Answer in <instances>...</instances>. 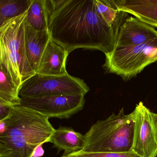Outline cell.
I'll list each match as a JSON object with an SVG mask.
<instances>
[{
	"label": "cell",
	"mask_w": 157,
	"mask_h": 157,
	"mask_svg": "<svg viewBox=\"0 0 157 157\" xmlns=\"http://www.w3.org/2000/svg\"><path fill=\"white\" fill-rule=\"evenodd\" d=\"M27 12L7 21L0 27V66L19 89L23 82L36 74L25 51V26Z\"/></svg>",
	"instance_id": "277c9868"
},
{
	"label": "cell",
	"mask_w": 157,
	"mask_h": 157,
	"mask_svg": "<svg viewBox=\"0 0 157 157\" xmlns=\"http://www.w3.org/2000/svg\"><path fill=\"white\" fill-rule=\"evenodd\" d=\"M50 38L69 54L78 48L105 54L114 49L119 28L128 13L109 26L97 13L94 0H45Z\"/></svg>",
	"instance_id": "6da1fadb"
},
{
	"label": "cell",
	"mask_w": 157,
	"mask_h": 157,
	"mask_svg": "<svg viewBox=\"0 0 157 157\" xmlns=\"http://www.w3.org/2000/svg\"><path fill=\"white\" fill-rule=\"evenodd\" d=\"M105 55L102 67L106 72L128 81L157 61V38L138 45L117 48Z\"/></svg>",
	"instance_id": "5b68a950"
},
{
	"label": "cell",
	"mask_w": 157,
	"mask_h": 157,
	"mask_svg": "<svg viewBox=\"0 0 157 157\" xmlns=\"http://www.w3.org/2000/svg\"><path fill=\"white\" fill-rule=\"evenodd\" d=\"M132 151L140 157L157 156V113L142 102L136 105Z\"/></svg>",
	"instance_id": "52a82bcc"
},
{
	"label": "cell",
	"mask_w": 157,
	"mask_h": 157,
	"mask_svg": "<svg viewBox=\"0 0 157 157\" xmlns=\"http://www.w3.org/2000/svg\"><path fill=\"white\" fill-rule=\"evenodd\" d=\"M61 157H71V156H68V155H62Z\"/></svg>",
	"instance_id": "ffe728a7"
},
{
	"label": "cell",
	"mask_w": 157,
	"mask_h": 157,
	"mask_svg": "<svg viewBox=\"0 0 157 157\" xmlns=\"http://www.w3.org/2000/svg\"><path fill=\"white\" fill-rule=\"evenodd\" d=\"M50 142L58 150L64 151L63 155H67L82 150L84 147V135L77 132L71 127L59 126L55 129Z\"/></svg>",
	"instance_id": "4fadbf2b"
},
{
	"label": "cell",
	"mask_w": 157,
	"mask_h": 157,
	"mask_svg": "<svg viewBox=\"0 0 157 157\" xmlns=\"http://www.w3.org/2000/svg\"><path fill=\"white\" fill-rule=\"evenodd\" d=\"M33 0H0V27L28 11Z\"/></svg>",
	"instance_id": "2e32d148"
},
{
	"label": "cell",
	"mask_w": 157,
	"mask_h": 157,
	"mask_svg": "<svg viewBox=\"0 0 157 157\" xmlns=\"http://www.w3.org/2000/svg\"><path fill=\"white\" fill-rule=\"evenodd\" d=\"M25 27L26 56L31 67L36 73L43 53L50 39V35L48 31L35 30L27 23L26 20Z\"/></svg>",
	"instance_id": "7c38bea8"
},
{
	"label": "cell",
	"mask_w": 157,
	"mask_h": 157,
	"mask_svg": "<svg viewBox=\"0 0 157 157\" xmlns=\"http://www.w3.org/2000/svg\"><path fill=\"white\" fill-rule=\"evenodd\" d=\"M0 123V157H33L55 130L49 118L21 105L13 106Z\"/></svg>",
	"instance_id": "7a4b0ae2"
},
{
	"label": "cell",
	"mask_w": 157,
	"mask_h": 157,
	"mask_svg": "<svg viewBox=\"0 0 157 157\" xmlns=\"http://www.w3.org/2000/svg\"><path fill=\"white\" fill-rule=\"evenodd\" d=\"M12 107L0 103V121L3 120L9 115Z\"/></svg>",
	"instance_id": "d6986e66"
},
{
	"label": "cell",
	"mask_w": 157,
	"mask_h": 157,
	"mask_svg": "<svg viewBox=\"0 0 157 157\" xmlns=\"http://www.w3.org/2000/svg\"><path fill=\"white\" fill-rule=\"evenodd\" d=\"M134 112L125 114L122 108L117 115L113 113L104 120H98L84 135L82 151L90 152L132 151L134 136Z\"/></svg>",
	"instance_id": "3957f363"
},
{
	"label": "cell",
	"mask_w": 157,
	"mask_h": 157,
	"mask_svg": "<svg viewBox=\"0 0 157 157\" xmlns=\"http://www.w3.org/2000/svg\"><path fill=\"white\" fill-rule=\"evenodd\" d=\"M90 90L84 80L67 73L48 76L36 73L23 82L19 89L20 98H34L55 95H82Z\"/></svg>",
	"instance_id": "8992f818"
},
{
	"label": "cell",
	"mask_w": 157,
	"mask_h": 157,
	"mask_svg": "<svg viewBox=\"0 0 157 157\" xmlns=\"http://www.w3.org/2000/svg\"><path fill=\"white\" fill-rule=\"evenodd\" d=\"M21 105L35 110L48 118L67 119L82 111L84 95H55L21 98Z\"/></svg>",
	"instance_id": "ba28073f"
},
{
	"label": "cell",
	"mask_w": 157,
	"mask_h": 157,
	"mask_svg": "<svg viewBox=\"0 0 157 157\" xmlns=\"http://www.w3.org/2000/svg\"><path fill=\"white\" fill-rule=\"evenodd\" d=\"M118 11L135 16L140 21L157 28V0H112Z\"/></svg>",
	"instance_id": "8fae6325"
},
{
	"label": "cell",
	"mask_w": 157,
	"mask_h": 157,
	"mask_svg": "<svg viewBox=\"0 0 157 157\" xmlns=\"http://www.w3.org/2000/svg\"><path fill=\"white\" fill-rule=\"evenodd\" d=\"M67 155L75 157H140L132 151L123 152H90L79 151Z\"/></svg>",
	"instance_id": "ac0fdd59"
},
{
	"label": "cell",
	"mask_w": 157,
	"mask_h": 157,
	"mask_svg": "<svg viewBox=\"0 0 157 157\" xmlns=\"http://www.w3.org/2000/svg\"><path fill=\"white\" fill-rule=\"evenodd\" d=\"M68 55L67 50L50 38L36 73L48 76H61L67 74L66 62Z\"/></svg>",
	"instance_id": "30bf717a"
},
{
	"label": "cell",
	"mask_w": 157,
	"mask_h": 157,
	"mask_svg": "<svg viewBox=\"0 0 157 157\" xmlns=\"http://www.w3.org/2000/svg\"><path fill=\"white\" fill-rule=\"evenodd\" d=\"M0 103L11 106L21 105L19 88L2 66H0Z\"/></svg>",
	"instance_id": "5bb4252c"
},
{
	"label": "cell",
	"mask_w": 157,
	"mask_h": 157,
	"mask_svg": "<svg viewBox=\"0 0 157 157\" xmlns=\"http://www.w3.org/2000/svg\"><path fill=\"white\" fill-rule=\"evenodd\" d=\"M156 38L157 31L154 27L128 15L119 28L115 48L138 45Z\"/></svg>",
	"instance_id": "9c48e42d"
},
{
	"label": "cell",
	"mask_w": 157,
	"mask_h": 157,
	"mask_svg": "<svg viewBox=\"0 0 157 157\" xmlns=\"http://www.w3.org/2000/svg\"><path fill=\"white\" fill-rule=\"evenodd\" d=\"M26 21L36 31H48L45 0H33L27 12Z\"/></svg>",
	"instance_id": "9a60e30c"
},
{
	"label": "cell",
	"mask_w": 157,
	"mask_h": 157,
	"mask_svg": "<svg viewBox=\"0 0 157 157\" xmlns=\"http://www.w3.org/2000/svg\"><path fill=\"white\" fill-rule=\"evenodd\" d=\"M94 2L99 16L109 26H113L120 19L122 12L118 11L112 0H94Z\"/></svg>",
	"instance_id": "e0dca14e"
}]
</instances>
